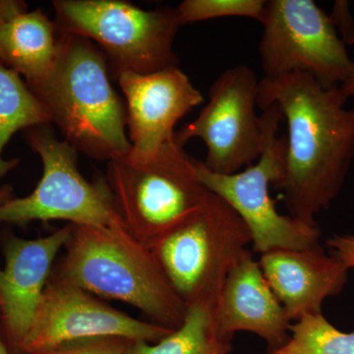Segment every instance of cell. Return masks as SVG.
Wrapping results in <instances>:
<instances>
[{
    "mask_svg": "<svg viewBox=\"0 0 354 354\" xmlns=\"http://www.w3.org/2000/svg\"><path fill=\"white\" fill-rule=\"evenodd\" d=\"M341 87L304 72L263 78L261 109L276 104L288 125L285 174L278 188L290 216L311 225L339 196L354 158V109Z\"/></svg>",
    "mask_w": 354,
    "mask_h": 354,
    "instance_id": "cell-1",
    "label": "cell"
},
{
    "mask_svg": "<svg viewBox=\"0 0 354 354\" xmlns=\"http://www.w3.org/2000/svg\"><path fill=\"white\" fill-rule=\"evenodd\" d=\"M58 41L55 66L28 87L77 152L108 162L124 157L131 150L127 106L109 80L106 57L78 35L58 31Z\"/></svg>",
    "mask_w": 354,
    "mask_h": 354,
    "instance_id": "cell-2",
    "label": "cell"
},
{
    "mask_svg": "<svg viewBox=\"0 0 354 354\" xmlns=\"http://www.w3.org/2000/svg\"><path fill=\"white\" fill-rule=\"evenodd\" d=\"M64 259L51 274L92 295L141 310L153 323L177 329L187 306L165 278L150 249L127 228L74 225Z\"/></svg>",
    "mask_w": 354,
    "mask_h": 354,
    "instance_id": "cell-3",
    "label": "cell"
},
{
    "mask_svg": "<svg viewBox=\"0 0 354 354\" xmlns=\"http://www.w3.org/2000/svg\"><path fill=\"white\" fill-rule=\"evenodd\" d=\"M106 180L127 232L150 250L194 215L209 194L194 158L174 140L145 160L128 153L114 158Z\"/></svg>",
    "mask_w": 354,
    "mask_h": 354,
    "instance_id": "cell-4",
    "label": "cell"
},
{
    "mask_svg": "<svg viewBox=\"0 0 354 354\" xmlns=\"http://www.w3.org/2000/svg\"><path fill=\"white\" fill-rule=\"evenodd\" d=\"M58 31L91 39L114 78L178 66L174 39L183 27L176 8L145 10L120 0H55Z\"/></svg>",
    "mask_w": 354,
    "mask_h": 354,
    "instance_id": "cell-5",
    "label": "cell"
},
{
    "mask_svg": "<svg viewBox=\"0 0 354 354\" xmlns=\"http://www.w3.org/2000/svg\"><path fill=\"white\" fill-rule=\"evenodd\" d=\"M262 111L263 149L257 162L236 174H218L195 160L198 178L243 221L254 251L260 255L317 245L321 236L318 225L281 215L270 194L271 186L278 187L285 174L286 137L278 135L283 121L281 109L272 104Z\"/></svg>",
    "mask_w": 354,
    "mask_h": 354,
    "instance_id": "cell-6",
    "label": "cell"
},
{
    "mask_svg": "<svg viewBox=\"0 0 354 354\" xmlns=\"http://www.w3.org/2000/svg\"><path fill=\"white\" fill-rule=\"evenodd\" d=\"M250 243L243 221L227 202L209 192L201 208L151 251L188 306L218 299L227 272Z\"/></svg>",
    "mask_w": 354,
    "mask_h": 354,
    "instance_id": "cell-7",
    "label": "cell"
},
{
    "mask_svg": "<svg viewBox=\"0 0 354 354\" xmlns=\"http://www.w3.org/2000/svg\"><path fill=\"white\" fill-rule=\"evenodd\" d=\"M26 139L41 158L43 176L29 196L14 197L0 207V223L24 227L35 221L62 220L102 230L127 228L106 178L95 183L84 178L78 152L57 139L50 124L30 128Z\"/></svg>",
    "mask_w": 354,
    "mask_h": 354,
    "instance_id": "cell-8",
    "label": "cell"
},
{
    "mask_svg": "<svg viewBox=\"0 0 354 354\" xmlns=\"http://www.w3.org/2000/svg\"><path fill=\"white\" fill-rule=\"evenodd\" d=\"M259 55L264 78L309 74L324 87H339L354 62L330 16L312 0H270L265 7Z\"/></svg>",
    "mask_w": 354,
    "mask_h": 354,
    "instance_id": "cell-9",
    "label": "cell"
},
{
    "mask_svg": "<svg viewBox=\"0 0 354 354\" xmlns=\"http://www.w3.org/2000/svg\"><path fill=\"white\" fill-rule=\"evenodd\" d=\"M259 81L246 65L230 67L209 91V102L196 120L174 134L183 146L198 138L207 147L202 164L218 174H234L257 162L262 153L261 115L256 113Z\"/></svg>",
    "mask_w": 354,
    "mask_h": 354,
    "instance_id": "cell-10",
    "label": "cell"
},
{
    "mask_svg": "<svg viewBox=\"0 0 354 354\" xmlns=\"http://www.w3.org/2000/svg\"><path fill=\"white\" fill-rule=\"evenodd\" d=\"M172 330L132 318L80 286L51 274L26 337L23 354L102 337H127L153 344Z\"/></svg>",
    "mask_w": 354,
    "mask_h": 354,
    "instance_id": "cell-11",
    "label": "cell"
},
{
    "mask_svg": "<svg viewBox=\"0 0 354 354\" xmlns=\"http://www.w3.org/2000/svg\"><path fill=\"white\" fill-rule=\"evenodd\" d=\"M127 104L130 158L145 160L174 140V127L204 102L187 75L171 67L151 74L123 72L116 78Z\"/></svg>",
    "mask_w": 354,
    "mask_h": 354,
    "instance_id": "cell-12",
    "label": "cell"
},
{
    "mask_svg": "<svg viewBox=\"0 0 354 354\" xmlns=\"http://www.w3.org/2000/svg\"><path fill=\"white\" fill-rule=\"evenodd\" d=\"M73 230L70 223L43 239L11 236L6 242V266L0 269V333L12 354H23L53 262Z\"/></svg>",
    "mask_w": 354,
    "mask_h": 354,
    "instance_id": "cell-13",
    "label": "cell"
},
{
    "mask_svg": "<svg viewBox=\"0 0 354 354\" xmlns=\"http://www.w3.org/2000/svg\"><path fill=\"white\" fill-rule=\"evenodd\" d=\"M263 274L291 322L322 313L324 302L348 283L349 270L320 243L261 254Z\"/></svg>",
    "mask_w": 354,
    "mask_h": 354,
    "instance_id": "cell-14",
    "label": "cell"
},
{
    "mask_svg": "<svg viewBox=\"0 0 354 354\" xmlns=\"http://www.w3.org/2000/svg\"><path fill=\"white\" fill-rule=\"evenodd\" d=\"M216 329L232 339L237 332H250L270 349L288 342L291 321L268 283L259 262L248 250L227 272L215 305Z\"/></svg>",
    "mask_w": 354,
    "mask_h": 354,
    "instance_id": "cell-15",
    "label": "cell"
},
{
    "mask_svg": "<svg viewBox=\"0 0 354 354\" xmlns=\"http://www.w3.org/2000/svg\"><path fill=\"white\" fill-rule=\"evenodd\" d=\"M59 48L55 21L41 10L25 12L0 25V64L36 83L50 73Z\"/></svg>",
    "mask_w": 354,
    "mask_h": 354,
    "instance_id": "cell-16",
    "label": "cell"
},
{
    "mask_svg": "<svg viewBox=\"0 0 354 354\" xmlns=\"http://www.w3.org/2000/svg\"><path fill=\"white\" fill-rule=\"evenodd\" d=\"M216 299L188 305L185 318L177 329L158 342H135L133 354H230L232 339L216 329Z\"/></svg>",
    "mask_w": 354,
    "mask_h": 354,
    "instance_id": "cell-17",
    "label": "cell"
},
{
    "mask_svg": "<svg viewBox=\"0 0 354 354\" xmlns=\"http://www.w3.org/2000/svg\"><path fill=\"white\" fill-rule=\"evenodd\" d=\"M50 123V113L27 84L17 73L0 64V179L19 164L17 158L6 160L2 158L13 135L20 130Z\"/></svg>",
    "mask_w": 354,
    "mask_h": 354,
    "instance_id": "cell-18",
    "label": "cell"
},
{
    "mask_svg": "<svg viewBox=\"0 0 354 354\" xmlns=\"http://www.w3.org/2000/svg\"><path fill=\"white\" fill-rule=\"evenodd\" d=\"M267 354H354V330L342 332L323 313L305 315L291 324L288 342Z\"/></svg>",
    "mask_w": 354,
    "mask_h": 354,
    "instance_id": "cell-19",
    "label": "cell"
},
{
    "mask_svg": "<svg viewBox=\"0 0 354 354\" xmlns=\"http://www.w3.org/2000/svg\"><path fill=\"white\" fill-rule=\"evenodd\" d=\"M266 0H185L176 7L181 25L223 17L262 21Z\"/></svg>",
    "mask_w": 354,
    "mask_h": 354,
    "instance_id": "cell-20",
    "label": "cell"
},
{
    "mask_svg": "<svg viewBox=\"0 0 354 354\" xmlns=\"http://www.w3.org/2000/svg\"><path fill=\"white\" fill-rule=\"evenodd\" d=\"M135 341L121 337H102L66 342L30 354H133Z\"/></svg>",
    "mask_w": 354,
    "mask_h": 354,
    "instance_id": "cell-21",
    "label": "cell"
},
{
    "mask_svg": "<svg viewBox=\"0 0 354 354\" xmlns=\"http://www.w3.org/2000/svg\"><path fill=\"white\" fill-rule=\"evenodd\" d=\"M335 30L344 44L354 43V21L346 1H335L332 16H330Z\"/></svg>",
    "mask_w": 354,
    "mask_h": 354,
    "instance_id": "cell-22",
    "label": "cell"
},
{
    "mask_svg": "<svg viewBox=\"0 0 354 354\" xmlns=\"http://www.w3.org/2000/svg\"><path fill=\"white\" fill-rule=\"evenodd\" d=\"M329 253L351 271L354 270V234L334 235L327 241Z\"/></svg>",
    "mask_w": 354,
    "mask_h": 354,
    "instance_id": "cell-23",
    "label": "cell"
},
{
    "mask_svg": "<svg viewBox=\"0 0 354 354\" xmlns=\"http://www.w3.org/2000/svg\"><path fill=\"white\" fill-rule=\"evenodd\" d=\"M27 12V4L21 0H0V25Z\"/></svg>",
    "mask_w": 354,
    "mask_h": 354,
    "instance_id": "cell-24",
    "label": "cell"
},
{
    "mask_svg": "<svg viewBox=\"0 0 354 354\" xmlns=\"http://www.w3.org/2000/svg\"><path fill=\"white\" fill-rule=\"evenodd\" d=\"M13 187L10 184H6L0 187V207L13 199Z\"/></svg>",
    "mask_w": 354,
    "mask_h": 354,
    "instance_id": "cell-25",
    "label": "cell"
},
{
    "mask_svg": "<svg viewBox=\"0 0 354 354\" xmlns=\"http://www.w3.org/2000/svg\"><path fill=\"white\" fill-rule=\"evenodd\" d=\"M341 87L342 92L346 95V97H354V68L353 71V74L349 77L348 81L346 83L342 84Z\"/></svg>",
    "mask_w": 354,
    "mask_h": 354,
    "instance_id": "cell-26",
    "label": "cell"
},
{
    "mask_svg": "<svg viewBox=\"0 0 354 354\" xmlns=\"http://www.w3.org/2000/svg\"><path fill=\"white\" fill-rule=\"evenodd\" d=\"M0 354H12L9 351L8 348H7L6 342L3 341V337H2L1 333H0Z\"/></svg>",
    "mask_w": 354,
    "mask_h": 354,
    "instance_id": "cell-27",
    "label": "cell"
}]
</instances>
